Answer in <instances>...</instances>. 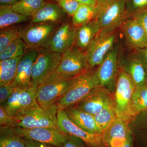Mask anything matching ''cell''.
Wrapping results in <instances>:
<instances>
[{"mask_svg": "<svg viewBox=\"0 0 147 147\" xmlns=\"http://www.w3.org/2000/svg\"><path fill=\"white\" fill-rule=\"evenodd\" d=\"M88 68L74 76L73 83L65 95L56 103L58 110L76 106L94 89L99 86L95 71Z\"/></svg>", "mask_w": 147, "mask_h": 147, "instance_id": "6da1fadb", "label": "cell"}, {"mask_svg": "<svg viewBox=\"0 0 147 147\" xmlns=\"http://www.w3.org/2000/svg\"><path fill=\"white\" fill-rule=\"evenodd\" d=\"M74 76H64L55 72L38 86L36 101L40 106L48 109L65 95L73 83Z\"/></svg>", "mask_w": 147, "mask_h": 147, "instance_id": "7a4b0ae2", "label": "cell"}, {"mask_svg": "<svg viewBox=\"0 0 147 147\" xmlns=\"http://www.w3.org/2000/svg\"><path fill=\"white\" fill-rule=\"evenodd\" d=\"M56 103L44 109L37 102L31 108L14 117L10 126L31 129L40 127L58 128Z\"/></svg>", "mask_w": 147, "mask_h": 147, "instance_id": "3957f363", "label": "cell"}, {"mask_svg": "<svg viewBox=\"0 0 147 147\" xmlns=\"http://www.w3.org/2000/svg\"><path fill=\"white\" fill-rule=\"evenodd\" d=\"M32 70V86H38L55 72L60 62L61 55L45 48L38 49Z\"/></svg>", "mask_w": 147, "mask_h": 147, "instance_id": "277c9868", "label": "cell"}, {"mask_svg": "<svg viewBox=\"0 0 147 147\" xmlns=\"http://www.w3.org/2000/svg\"><path fill=\"white\" fill-rule=\"evenodd\" d=\"M7 127L13 133L23 139L44 143L55 147H62L68 135L59 127L27 129L18 127Z\"/></svg>", "mask_w": 147, "mask_h": 147, "instance_id": "5b68a950", "label": "cell"}, {"mask_svg": "<svg viewBox=\"0 0 147 147\" xmlns=\"http://www.w3.org/2000/svg\"><path fill=\"white\" fill-rule=\"evenodd\" d=\"M56 23H32L20 27V37L29 50L44 47L59 26Z\"/></svg>", "mask_w": 147, "mask_h": 147, "instance_id": "8992f818", "label": "cell"}, {"mask_svg": "<svg viewBox=\"0 0 147 147\" xmlns=\"http://www.w3.org/2000/svg\"><path fill=\"white\" fill-rule=\"evenodd\" d=\"M136 87L131 77L123 69L118 74L114 102L118 117L126 121L131 97Z\"/></svg>", "mask_w": 147, "mask_h": 147, "instance_id": "52a82bcc", "label": "cell"}, {"mask_svg": "<svg viewBox=\"0 0 147 147\" xmlns=\"http://www.w3.org/2000/svg\"><path fill=\"white\" fill-rule=\"evenodd\" d=\"M115 39L114 32L100 31L85 51L89 68L92 69L102 62L113 50Z\"/></svg>", "mask_w": 147, "mask_h": 147, "instance_id": "ba28073f", "label": "cell"}, {"mask_svg": "<svg viewBox=\"0 0 147 147\" xmlns=\"http://www.w3.org/2000/svg\"><path fill=\"white\" fill-rule=\"evenodd\" d=\"M88 68L86 53L75 45L62 54L60 62L55 72L72 77Z\"/></svg>", "mask_w": 147, "mask_h": 147, "instance_id": "9c48e42d", "label": "cell"}, {"mask_svg": "<svg viewBox=\"0 0 147 147\" xmlns=\"http://www.w3.org/2000/svg\"><path fill=\"white\" fill-rule=\"evenodd\" d=\"M36 88H16L8 100L3 104L9 114L13 118L37 103Z\"/></svg>", "mask_w": 147, "mask_h": 147, "instance_id": "30bf717a", "label": "cell"}, {"mask_svg": "<svg viewBox=\"0 0 147 147\" xmlns=\"http://www.w3.org/2000/svg\"><path fill=\"white\" fill-rule=\"evenodd\" d=\"M126 0H115L96 18L100 31L114 32L122 25L126 16Z\"/></svg>", "mask_w": 147, "mask_h": 147, "instance_id": "8fae6325", "label": "cell"}, {"mask_svg": "<svg viewBox=\"0 0 147 147\" xmlns=\"http://www.w3.org/2000/svg\"><path fill=\"white\" fill-rule=\"evenodd\" d=\"M118 50L114 48L108 53L95 71L99 86L111 90L115 87L118 66Z\"/></svg>", "mask_w": 147, "mask_h": 147, "instance_id": "7c38bea8", "label": "cell"}, {"mask_svg": "<svg viewBox=\"0 0 147 147\" xmlns=\"http://www.w3.org/2000/svg\"><path fill=\"white\" fill-rule=\"evenodd\" d=\"M76 31V27L73 24L63 23L55 31L44 47L62 55L75 46Z\"/></svg>", "mask_w": 147, "mask_h": 147, "instance_id": "4fadbf2b", "label": "cell"}, {"mask_svg": "<svg viewBox=\"0 0 147 147\" xmlns=\"http://www.w3.org/2000/svg\"><path fill=\"white\" fill-rule=\"evenodd\" d=\"M57 123L58 127L64 132L80 138L88 147L104 144L102 134H92L79 127L69 119L64 110H58Z\"/></svg>", "mask_w": 147, "mask_h": 147, "instance_id": "5bb4252c", "label": "cell"}, {"mask_svg": "<svg viewBox=\"0 0 147 147\" xmlns=\"http://www.w3.org/2000/svg\"><path fill=\"white\" fill-rule=\"evenodd\" d=\"M128 121L117 117L114 122L102 134L103 144L107 147H122L132 135Z\"/></svg>", "mask_w": 147, "mask_h": 147, "instance_id": "9a60e30c", "label": "cell"}, {"mask_svg": "<svg viewBox=\"0 0 147 147\" xmlns=\"http://www.w3.org/2000/svg\"><path fill=\"white\" fill-rule=\"evenodd\" d=\"M110 91L102 87H96L75 106L94 116L106 105L114 101L110 96Z\"/></svg>", "mask_w": 147, "mask_h": 147, "instance_id": "2e32d148", "label": "cell"}, {"mask_svg": "<svg viewBox=\"0 0 147 147\" xmlns=\"http://www.w3.org/2000/svg\"><path fill=\"white\" fill-rule=\"evenodd\" d=\"M38 55L36 49L30 50L18 64L15 77L12 81L16 88L32 86V70Z\"/></svg>", "mask_w": 147, "mask_h": 147, "instance_id": "e0dca14e", "label": "cell"}, {"mask_svg": "<svg viewBox=\"0 0 147 147\" xmlns=\"http://www.w3.org/2000/svg\"><path fill=\"white\" fill-rule=\"evenodd\" d=\"M123 33L131 48L137 50L147 47V33L135 18L124 23Z\"/></svg>", "mask_w": 147, "mask_h": 147, "instance_id": "ac0fdd59", "label": "cell"}, {"mask_svg": "<svg viewBox=\"0 0 147 147\" xmlns=\"http://www.w3.org/2000/svg\"><path fill=\"white\" fill-rule=\"evenodd\" d=\"M123 69L131 77L136 88L147 84L146 69L137 53L127 58Z\"/></svg>", "mask_w": 147, "mask_h": 147, "instance_id": "d6986e66", "label": "cell"}, {"mask_svg": "<svg viewBox=\"0 0 147 147\" xmlns=\"http://www.w3.org/2000/svg\"><path fill=\"white\" fill-rule=\"evenodd\" d=\"M66 14L57 4L47 2L30 18L31 21L32 23L59 24L64 21Z\"/></svg>", "mask_w": 147, "mask_h": 147, "instance_id": "ffe728a7", "label": "cell"}, {"mask_svg": "<svg viewBox=\"0 0 147 147\" xmlns=\"http://www.w3.org/2000/svg\"><path fill=\"white\" fill-rule=\"evenodd\" d=\"M65 110L69 119L79 127L92 134H101L94 116L76 106L70 107Z\"/></svg>", "mask_w": 147, "mask_h": 147, "instance_id": "44dd1931", "label": "cell"}, {"mask_svg": "<svg viewBox=\"0 0 147 147\" xmlns=\"http://www.w3.org/2000/svg\"><path fill=\"white\" fill-rule=\"evenodd\" d=\"M100 31L99 24L96 19L76 27L75 45L82 51H86Z\"/></svg>", "mask_w": 147, "mask_h": 147, "instance_id": "7402d4cb", "label": "cell"}, {"mask_svg": "<svg viewBox=\"0 0 147 147\" xmlns=\"http://www.w3.org/2000/svg\"><path fill=\"white\" fill-rule=\"evenodd\" d=\"M147 110V84L135 89L129 105V120L132 117Z\"/></svg>", "mask_w": 147, "mask_h": 147, "instance_id": "603a6c76", "label": "cell"}, {"mask_svg": "<svg viewBox=\"0 0 147 147\" xmlns=\"http://www.w3.org/2000/svg\"><path fill=\"white\" fill-rule=\"evenodd\" d=\"M94 117L97 126L102 134L110 127L117 117L114 101L106 105Z\"/></svg>", "mask_w": 147, "mask_h": 147, "instance_id": "cb8c5ba5", "label": "cell"}, {"mask_svg": "<svg viewBox=\"0 0 147 147\" xmlns=\"http://www.w3.org/2000/svg\"><path fill=\"white\" fill-rule=\"evenodd\" d=\"M30 18L13 11L11 5L0 6V28H5L26 22Z\"/></svg>", "mask_w": 147, "mask_h": 147, "instance_id": "d4e9b609", "label": "cell"}, {"mask_svg": "<svg viewBox=\"0 0 147 147\" xmlns=\"http://www.w3.org/2000/svg\"><path fill=\"white\" fill-rule=\"evenodd\" d=\"M24 56L0 61V86L13 81L18 64Z\"/></svg>", "mask_w": 147, "mask_h": 147, "instance_id": "484cf974", "label": "cell"}, {"mask_svg": "<svg viewBox=\"0 0 147 147\" xmlns=\"http://www.w3.org/2000/svg\"><path fill=\"white\" fill-rule=\"evenodd\" d=\"M46 3V0H20L11 7L17 13L30 18Z\"/></svg>", "mask_w": 147, "mask_h": 147, "instance_id": "4316f807", "label": "cell"}, {"mask_svg": "<svg viewBox=\"0 0 147 147\" xmlns=\"http://www.w3.org/2000/svg\"><path fill=\"white\" fill-rule=\"evenodd\" d=\"M72 24L78 27L96 19L97 17L95 6L81 4L72 16Z\"/></svg>", "mask_w": 147, "mask_h": 147, "instance_id": "83f0119b", "label": "cell"}, {"mask_svg": "<svg viewBox=\"0 0 147 147\" xmlns=\"http://www.w3.org/2000/svg\"><path fill=\"white\" fill-rule=\"evenodd\" d=\"M28 49L24 40L19 37L0 54V61L24 56Z\"/></svg>", "mask_w": 147, "mask_h": 147, "instance_id": "f1b7e54d", "label": "cell"}, {"mask_svg": "<svg viewBox=\"0 0 147 147\" xmlns=\"http://www.w3.org/2000/svg\"><path fill=\"white\" fill-rule=\"evenodd\" d=\"M0 147H26L24 139L7 126L1 127Z\"/></svg>", "mask_w": 147, "mask_h": 147, "instance_id": "f546056e", "label": "cell"}, {"mask_svg": "<svg viewBox=\"0 0 147 147\" xmlns=\"http://www.w3.org/2000/svg\"><path fill=\"white\" fill-rule=\"evenodd\" d=\"M20 37V27L12 26L1 29L0 31V54L7 46Z\"/></svg>", "mask_w": 147, "mask_h": 147, "instance_id": "4dcf8cb0", "label": "cell"}, {"mask_svg": "<svg viewBox=\"0 0 147 147\" xmlns=\"http://www.w3.org/2000/svg\"><path fill=\"white\" fill-rule=\"evenodd\" d=\"M67 14L72 16L81 4L74 0H55Z\"/></svg>", "mask_w": 147, "mask_h": 147, "instance_id": "1f68e13d", "label": "cell"}, {"mask_svg": "<svg viewBox=\"0 0 147 147\" xmlns=\"http://www.w3.org/2000/svg\"><path fill=\"white\" fill-rule=\"evenodd\" d=\"M15 87L13 82H11L6 85L0 86V103L3 105L11 96L15 90Z\"/></svg>", "mask_w": 147, "mask_h": 147, "instance_id": "d6a6232c", "label": "cell"}, {"mask_svg": "<svg viewBox=\"0 0 147 147\" xmlns=\"http://www.w3.org/2000/svg\"><path fill=\"white\" fill-rule=\"evenodd\" d=\"M86 146L87 145L82 139L68 134L62 147H86Z\"/></svg>", "mask_w": 147, "mask_h": 147, "instance_id": "836d02e7", "label": "cell"}, {"mask_svg": "<svg viewBox=\"0 0 147 147\" xmlns=\"http://www.w3.org/2000/svg\"><path fill=\"white\" fill-rule=\"evenodd\" d=\"M13 118L9 114L3 105L0 106V125L1 127L10 126Z\"/></svg>", "mask_w": 147, "mask_h": 147, "instance_id": "e575fe53", "label": "cell"}, {"mask_svg": "<svg viewBox=\"0 0 147 147\" xmlns=\"http://www.w3.org/2000/svg\"><path fill=\"white\" fill-rule=\"evenodd\" d=\"M134 18L137 20L147 34V9L137 11Z\"/></svg>", "mask_w": 147, "mask_h": 147, "instance_id": "d590c367", "label": "cell"}, {"mask_svg": "<svg viewBox=\"0 0 147 147\" xmlns=\"http://www.w3.org/2000/svg\"><path fill=\"white\" fill-rule=\"evenodd\" d=\"M115 1V0H98L95 6L97 13L96 18L106 7H108L110 4L112 3Z\"/></svg>", "mask_w": 147, "mask_h": 147, "instance_id": "8d00e7d4", "label": "cell"}, {"mask_svg": "<svg viewBox=\"0 0 147 147\" xmlns=\"http://www.w3.org/2000/svg\"><path fill=\"white\" fill-rule=\"evenodd\" d=\"M131 5L137 11L147 9V0H131Z\"/></svg>", "mask_w": 147, "mask_h": 147, "instance_id": "74e56055", "label": "cell"}, {"mask_svg": "<svg viewBox=\"0 0 147 147\" xmlns=\"http://www.w3.org/2000/svg\"><path fill=\"white\" fill-rule=\"evenodd\" d=\"M136 53L144 65L147 71V46L137 50Z\"/></svg>", "mask_w": 147, "mask_h": 147, "instance_id": "f35d334b", "label": "cell"}, {"mask_svg": "<svg viewBox=\"0 0 147 147\" xmlns=\"http://www.w3.org/2000/svg\"><path fill=\"white\" fill-rule=\"evenodd\" d=\"M24 139L26 147H54L52 145L47 144L44 143H39L28 140V139Z\"/></svg>", "mask_w": 147, "mask_h": 147, "instance_id": "ab89813d", "label": "cell"}, {"mask_svg": "<svg viewBox=\"0 0 147 147\" xmlns=\"http://www.w3.org/2000/svg\"><path fill=\"white\" fill-rule=\"evenodd\" d=\"M77 2L82 4H86L92 6H95L96 5L97 1L96 0H74Z\"/></svg>", "mask_w": 147, "mask_h": 147, "instance_id": "60d3db41", "label": "cell"}, {"mask_svg": "<svg viewBox=\"0 0 147 147\" xmlns=\"http://www.w3.org/2000/svg\"><path fill=\"white\" fill-rule=\"evenodd\" d=\"M20 0H0L1 5H12Z\"/></svg>", "mask_w": 147, "mask_h": 147, "instance_id": "b9f144b4", "label": "cell"}, {"mask_svg": "<svg viewBox=\"0 0 147 147\" xmlns=\"http://www.w3.org/2000/svg\"><path fill=\"white\" fill-rule=\"evenodd\" d=\"M133 142H134V138H133V135H132L129 138L122 147H133Z\"/></svg>", "mask_w": 147, "mask_h": 147, "instance_id": "7bdbcfd3", "label": "cell"}, {"mask_svg": "<svg viewBox=\"0 0 147 147\" xmlns=\"http://www.w3.org/2000/svg\"><path fill=\"white\" fill-rule=\"evenodd\" d=\"M91 147H107L106 146H105L104 144H102L98 145V146H92Z\"/></svg>", "mask_w": 147, "mask_h": 147, "instance_id": "ee69618b", "label": "cell"}, {"mask_svg": "<svg viewBox=\"0 0 147 147\" xmlns=\"http://www.w3.org/2000/svg\"><path fill=\"white\" fill-rule=\"evenodd\" d=\"M96 1H98V0H96Z\"/></svg>", "mask_w": 147, "mask_h": 147, "instance_id": "f6af8a7d", "label": "cell"}]
</instances>
